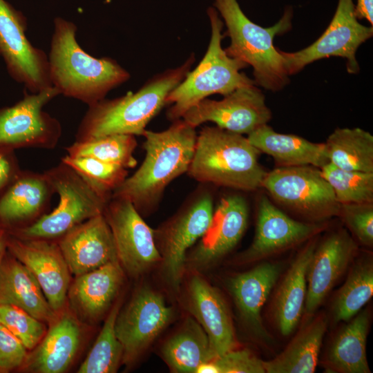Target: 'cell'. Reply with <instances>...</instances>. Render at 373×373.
<instances>
[{
    "label": "cell",
    "mask_w": 373,
    "mask_h": 373,
    "mask_svg": "<svg viewBox=\"0 0 373 373\" xmlns=\"http://www.w3.org/2000/svg\"><path fill=\"white\" fill-rule=\"evenodd\" d=\"M143 136V162L112 194L113 198L130 201L141 215L152 212L167 186L187 172L197 133L195 127L179 119L164 131L146 130Z\"/></svg>",
    "instance_id": "6da1fadb"
},
{
    "label": "cell",
    "mask_w": 373,
    "mask_h": 373,
    "mask_svg": "<svg viewBox=\"0 0 373 373\" xmlns=\"http://www.w3.org/2000/svg\"><path fill=\"white\" fill-rule=\"evenodd\" d=\"M76 32L73 22L55 19L48 56L50 78L60 95L90 106L126 82L130 74L113 59L88 54L79 45Z\"/></svg>",
    "instance_id": "7a4b0ae2"
},
{
    "label": "cell",
    "mask_w": 373,
    "mask_h": 373,
    "mask_svg": "<svg viewBox=\"0 0 373 373\" xmlns=\"http://www.w3.org/2000/svg\"><path fill=\"white\" fill-rule=\"evenodd\" d=\"M194 61L192 54L183 64L156 75L135 93L112 99L104 98L88 106L75 141L113 134L143 135L146 125L166 104L168 95L184 79Z\"/></svg>",
    "instance_id": "3957f363"
},
{
    "label": "cell",
    "mask_w": 373,
    "mask_h": 373,
    "mask_svg": "<svg viewBox=\"0 0 373 373\" xmlns=\"http://www.w3.org/2000/svg\"><path fill=\"white\" fill-rule=\"evenodd\" d=\"M213 6L223 19L231 40L224 48L227 55L252 67L255 84L273 92L287 86L289 75L274 39L291 29L292 8L287 7L274 26L264 28L245 15L237 0H214Z\"/></svg>",
    "instance_id": "277c9868"
},
{
    "label": "cell",
    "mask_w": 373,
    "mask_h": 373,
    "mask_svg": "<svg viewBox=\"0 0 373 373\" xmlns=\"http://www.w3.org/2000/svg\"><path fill=\"white\" fill-rule=\"evenodd\" d=\"M259 153L243 135L205 126L197 135L187 173L202 183L254 191L261 187L266 174Z\"/></svg>",
    "instance_id": "5b68a950"
},
{
    "label": "cell",
    "mask_w": 373,
    "mask_h": 373,
    "mask_svg": "<svg viewBox=\"0 0 373 373\" xmlns=\"http://www.w3.org/2000/svg\"><path fill=\"white\" fill-rule=\"evenodd\" d=\"M211 25V39L206 53L194 70L168 95L166 104H171L167 117L181 119L184 113L203 99L213 94L224 96L238 88L255 84L240 70L248 66L227 55L222 47L223 21L215 8L207 9Z\"/></svg>",
    "instance_id": "8992f818"
},
{
    "label": "cell",
    "mask_w": 373,
    "mask_h": 373,
    "mask_svg": "<svg viewBox=\"0 0 373 373\" xmlns=\"http://www.w3.org/2000/svg\"><path fill=\"white\" fill-rule=\"evenodd\" d=\"M55 193L58 206L33 224L7 231L21 239L57 241L70 229L103 213L107 200L97 193L75 170L61 162L44 172Z\"/></svg>",
    "instance_id": "52a82bcc"
},
{
    "label": "cell",
    "mask_w": 373,
    "mask_h": 373,
    "mask_svg": "<svg viewBox=\"0 0 373 373\" xmlns=\"http://www.w3.org/2000/svg\"><path fill=\"white\" fill-rule=\"evenodd\" d=\"M214 208L210 193H195L173 216L154 230L161 256L163 277L174 291L179 289L186 264V252L209 229Z\"/></svg>",
    "instance_id": "ba28073f"
},
{
    "label": "cell",
    "mask_w": 373,
    "mask_h": 373,
    "mask_svg": "<svg viewBox=\"0 0 373 373\" xmlns=\"http://www.w3.org/2000/svg\"><path fill=\"white\" fill-rule=\"evenodd\" d=\"M261 187L276 201L311 220L323 222L339 216L341 204L318 168L275 169L266 172Z\"/></svg>",
    "instance_id": "9c48e42d"
},
{
    "label": "cell",
    "mask_w": 373,
    "mask_h": 373,
    "mask_svg": "<svg viewBox=\"0 0 373 373\" xmlns=\"http://www.w3.org/2000/svg\"><path fill=\"white\" fill-rule=\"evenodd\" d=\"M373 35L372 26L359 23L353 0H338L334 15L322 35L310 46L294 52L280 50L289 75L307 65L329 57L346 59L347 72L356 74L360 67L356 59L359 46Z\"/></svg>",
    "instance_id": "30bf717a"
},
{
    "label": "cell",
    "mask_w": 373,
    "mask_h": 373,
    "mask_svg": "<svg viewBox=\"0 0 373 373\" xmlns=\"http://www.w3.org/2000/svg\"><path fill=\"white\" fill-rule=\"evenodd\" d=\"M59 95L52 86L35 93L26 90L13 106L0 108V148L54 149L61 135V126L43 108Z\"/></svg>",
    "instance_id": "8fae6325"
},
{
    "label": "cell",
    "mask_w": 373,
    "mask_h": 373,
    "mask_svg": "<svg viewBox=\"0 0 373 373\" xmlns=\"http://www.w3.org/2000/svg\"><path fill=\"white\" fill-rule=\"evenodd\" d=\"M24 15L0 0V55L10 75L32 93L52 86L48 57L27 39Z\"/></svg>",
    "instance_id": "7c38bea8"
},
{
    "label": "cell",
    "mask_w": 373,
    "mask_h": 373,
    "mask_svg": "<svg viewBox=\"0 0 373 373\" xmlns=\"http://www.w3.org/2000/svg\"><path fill=\"white\" fill-rule=\"evenodd\" d=\"M103 214L113 236L118 261L130 276H139L160 263L154 230L130 201L111 197Z\"/></svg>",
    "instance_id": "4fadbf2b"
},
{
    "label": "cell",
    "mask_w": 373,
    "mask_h": 373,
    "mask_svg": "<svg viewBox=\"0 0 373 373\" xmlns=\"http://www.w3.org/2000/svg\"><path fill=\"white\" fill-rule=\"evenodd\" d=\"M172 317L173 310L160 294L148 287L138 289L115 320V334L123 347L122 363L135 362Z\"/></svg>",
    "instance_id": "5bb4252c"
},
{
    "label": "cell",
    "mask_w": 373,
    "mask_h": 373,
    "mask_svg": "<svg viewBox=\"0 0 373 373\" xmlns=\"http://www.w3.org/2000/svg\"><path fill=\"white\" fill-rule=\"evenodd\" d=\"M271 118L265 97L255 84L238 88L221 100L203 99L181 117L195 128L211 122L218 127L241 135H249Z\"/></svg>",
    "instance_id": "9a60e30c"
},
{
    "label": "cell",
    "mask_w": 373,
    "mask_h": 373,
    "mask_svg": "<svg viewBox=\"0 0 373 373\" xmlns=\"http://www.w3.org/2000/svg\"><path fill=\"white\" fill-rule=\"evenodd\" d=\"M326 227L323 222H303L292 219L262 195L258 204L253 241L237 260L245 264L268 258L314 238Z\"/></svg>",
    "instance_id": "2e32d148"
},
{
    "label": "cell",
    "mask_w": 373,
    "mask_h": 373,
    "mask_svg": "<svg viewBox=\"0 0 373 373\" xmlns=\"http://www.w3.org/2000/svg\"><path fill=\"white\" fill-rule=\"evenodd\" d=\"M7 250L31 271L55 312H61L67 301L70 271L58 243L8 234Z\"/></svg>",
    "instance_id": "e0dca14e"
},
{
    "label": "cell",
    "mask_w": 373,
    "mask_h": 373,
    "mask_svg": "<svg viewBox=\"0 0 373 373\" xmlns=\"http://www.w3.org/2000/svg\"><path fill=\"white\" fill-rule=\"evenodd\" d=\"M358 247L344 229L334 231L317 244L307 271L305 312L313 314L347 269Z\"/></svg>",
    "instance_id": "ac0fdd59"
},
{
    "label": "cell",
    "mask_w": 373,
    "mask_h": 373,
    "mask_svg": "<svg viewBox=\"0 0 373 373\" xmlns=\"http://www.w3.org/2000/svg\"><path fill=\"white\" fill-rule=\"evenodd\" d=\"M56 242L75 276L118 260L113 236L103 213L77 225Z\"/></svg>",
    "instance_id": "d6986e66"
},
{
    "label": "cell",
    "mask_w": 373,
    "mask_h": 373,
    "mask_svg": "<svg viewBox=\"0 0 373 373\" xmlns=\"http://www.w3.org/2000/svg\"><path fill=\"white\" fill-rule=\"evenodd\" d=\"M249 207L240 195L222 198L214 210L212 224L186 259L195 267L214 264L229 254L242 238L248 224Z\"/></svg>",
    "instance_id": "ffe728a7"
},
{
    "label": "cell",
    "mask_w": 373,
    "mask_h": 373,
    "mask_svg": "<svg viewBox=\"0 0 373 373\" xmlns=\"http://www.w3.org/2000/svg\"><path fill=\"white\" fill-rule=\"evenodd\" d=\"M53 193L44 173L21 170L0 195V229L10 231L33 224L45 215Z\"/></svg>",
    "instance_id": "44dd1931"
},
{
    "label": "cell",
    "mask_w": 373,
    "mask_h": 373,
    "mask_svg": "<svg viewBox=\"0 0 373 373\" xmlns=\"http://www.w3.org/2000/svg\"><path fill=\"white\" fill-rule=\"evenodd\" d=\"M188 310L205 332L211 360L236 348L233 322L219 292L204 279L194 276L187 294Z\"/></svg>",
    "instance_id": "7402d4cb"
},
{
    "label": "cell",
    "mask_w": 373,
    "mask_h": 373,
    "mask_svg": "<svg viewBox=\"0 0 373 373\" xmlns=\"http://www.w3.org/2000/svg\"><path fill=\"white\" fill-rule=\"evenodd\" d=\"M49 326L41 341L28 354L21 370L36 373H62L73 362L82 340L77 319L64 309Z\"/></svg>",
    "instance_id": "603a6c76"
},
{
    "label": "cell",
    "mask_w": 373,
    "mask_h": 373,
    "mask_svg": "<svg viewBox=\"0 0 373 373\" xmlns=\"http://www.w3.org/2000/svg\"><path fill=\"white\" fill-rule=\"evenodd\" d=\"M282 270L280 264L262 262L251 269L237 274L227 281L242 322L259 338L267 340L261 310Z\"/></svg>",
    "instance_id": "cb8c5ba5"
},
{
    "label": "cell",
    "mask_w": 373,
    "mask_h": 373,
    "mask_svg": "<svg viewBox=\"0 0 373 373\" xmlns=\"http://www.w3.org/2000/svg\"><path fill=\"white\" fill-rule=\"evenodd\" d=\"M124 269L118 260L75 276L67 299L82 320L93 322L109 308L122 285Z\"/></svg>",
    "instance_id": "d4e9b609"
},
{
    "label": "cell",
    "mask_w": 373,
    "mask_h": 373,
    "mask_svg": "<svg viewBox=\"0 0 373 373\" xmlns=\"http://www.w3.org/2000/svg\"><path fill=\"white\" fill-rule=\"evenodd\" d=\"M0 305L17 307L48 325L58 315L31 271L8 250L0 263Z\"/></svg>",
    "instance_id": "484cf974"
},
{
    "label": "cell",
    "mask_w": 373,
    "mask_h": 373,
    "mask_svg": "<svg viewBox=\"0 0 373 373\" xmlns=\"http://www.w3.org/2000/svg\"><path fill=\"white\" fill-rule=\"evenodd\" d=\"M316 245V240L312 239L300 251L276 290L273 314L276 325L283 336L292 333L304 312L307 271Z\"/></svg>",
    "instance_id": "4316f807"
},
{
    "label": "cell",
    "mask_w": 373,
    "mask_h": 373,
    "mask_svg": "<svg viewBox=\"0 0 373 373\" xmlns=\"http://www.w3.org/2000/svg\"><path fill=\"white\" fill-rule=\"evenodd\" d=\"M247 137L260 153L272 157L280 167L312 165L321 169L329 162L324 143L277 133L267 124L258 127Z\"/></svg>",
    "instance_id": "83f0119b"
},
{
    "label": "cell",
    "mask_w": 373,
    "mask_h": 373,
    "mask_svg": "<svg viewBox=\"0 0 373 373\" xmlns=\"http://www.w3.org/2000/svg\"><path fill=\"white\" fill-rule=\"evenodd\" d=\"M348 321L331 344L325 363L326 370L329 372L370 373L366 356L370 312L364 309Z\"/></svg>",
    "instance_id": "f1b7e54d"
},
{
    "label": "cell",
    "mask_w": 373,
    "mask_h": 373,
    "mask_svg": "<svg viewBox=\"0 0 373 373\" xmlns=\"http://www.w3.org/2000/svg\"><path fill=\"white\" fill-rule=\"evenodd\" d=\"M326 316L318 315L303 326L274 358L262 361L267 373H313L327 329Z\"/></svg>",
    "instance_id": "f546056e"
},
{
    "label": "cell",
    "mask_w": 373,
    "mask_h": 373,
    "mask_svg": "<svg viewBox=\"0 0 373 373\" xmlns=\"http://www.w3.org/2000/svg\"><path fill=\"white\" fill-rule=\"evenodd\" d=\"M161 352L170 370L177 373H196L200 365L211 360L208 337L191 318L167 339Z\"/></svg>",
    "instance_id": "4dcf8cb0"
},
{
    "label": "cell",
    "mask_w": 373,
    "mask_h": 373,
    "mask_svg": "<svg viewBox=\"0 0 373 373\" xmlns=\"http://www.w3.org/2000/svg\"><path fill=\"white\" fill-rule=\"evenodd\" d=\"M329 162L342 169L373 173V135L361 128L335 129L324 143Z\"/></svg>",
    "instance_id": "1f68e13d"
},
{
    "label": "cell",
    "mask_w": 373,
    "mask_h": 373,
    "mask_svg": "<svg viewBox=\"0 0 373 373\" xmlns=\"http://www.w3.org/2000/svg\"><path fill=\"white\" fill-rule=\"evenodd\" d=\"M373 294V263L362 258L352 267L334 300L332 314L335 322L348 321L357 314Z\"/></svg>",
    "instance_id": "d6a6232c"
},
{
    "label": "cell",
    "mask_w": 373,
    "mask_h": 373,
    "mask_svg": "<svg viewBox=\"0 0 373 373\" xmlns=\"http://www.w3.org/2000/svg\"><path fill=\"white\" fill-rule=\"evenodd\" d=\"M137 145L135 135L113 134L86 141H75L66 147V151L69 156L92 157L128 169L137 164L133 155Z\"/></svg>",
    "instance_id": "836d02e7"
},
{
    "label": "cell",
    "mask_w": 373,
    "mask_h": 373,
    "mask_svg": "<svg viewBox=\"0 0 373 373\" xmlns=\"http://www.w3.org/2000/svg\"><path fill=\"white\" fill-rule=\"evenodd\" d=\"M120 309L117 301L111 309L93 347L78 369L79 373H114L122 363L123 347L115 331Z\"/></svg>",
    "instance_id": "e575fe53"
},
{
    "label": "cell",
    "mask_w": 373,
    "mask_h": 373,
    "mask_svg": "<svg viewBox=\"0 0 373 373\" xmlns=\"http://www.w3.org/2000/svg\"><path fill=\"white\" fill-rule=\"evenodd\" d=\"M61 162L75 170L97 193L109 200L113 191L128 177L127 169L92 157L68 155Z\"/></svg>",
    "instance_id": "d590c367"
},
{
    "label": "cell",
    "mask_w": 373,
    "mask_h": 373,
    "mask_svg": "<svg viewBox=\"0 0 373 373\" xmlns=\"http://www.w3.org/2000/svg\"><path fill=\"white\" fill-rule=\"evenodd\" d=\"M320 169L340 204L373 202V173L347 171L330 162Z\"/></svg>",
    "instance_id": "8d00e7d4"
},
{
    "label": "cell",
    "mask_w": 373,
    "mask_h": 373,
    "mask_svg": "<svg viewBox=\"0 0 373 373\" xmlns=\"http://www.w3.org/2000/svg\"><path fill=\"white\" fill-rule=\"evenodd\" d=\"M0 323L23 343L27 350H33L47 332L45 323L10 305H0Z\"/></svg>",
    "instance_id": "74e56055"
},
{
    "label": "cell",
    "mask_w": 373,
    "mask_h": 373,
    "mask_svg": "<svg viewBox=\"0 0 373 373\" xmlns=\"http://www.w3.org/2000/svg\"><path fill=\"white\" fill-rule=\"evenodd\" d=\"M262 360L247 349L234 348L207 363L196 373H265Z\"/></svg>",
    "instance_id": "f35d334b"
},
{
    "label": "cell",
    "mask_w": 373,
    "mask_h": 373,
    "mask_svg": "<svg viewBox=\"0 0 373 373\" xmlns=\"http://www.w3.org/2000/svg\"><path fill=\"white\" fill-rule=\"evenodd\" d=\"M339 216L361 244L369 247H372V202L341 204Z\"/></svg>",
    "instance_id": "ab89813d"
},
{
    "label": "cell",
    "mask_w": 373,
    "mask_h": 373,
    "mask_svg": "<svg viewBox=\"0 0 373 373\" xmlns=\"http://www.w3.org/2000/svg\"><path fill=\"white\" fill-rule=\"evenodd\" d=\"M27 356L23 343L0 323V373L21 370Z\"/></svg>",
    "instance_id": "60d3db41"
},
{
    "label": "cell",
    "mask_w": 373,
    "mask_h": 373,
    "mask_svg": "<svg viewBox=\"0 0 373 373\" xmlns=\"http://www.w3.org/2000/svg\"><path fill=\"white\" fill-rule=\"evenodd\" d=\"M15 151L0 148V195L21 172Z\"/></svg>",
    "instance_id": "b9f144b4"
},
{
    "label": "cell",
    "mask_w": 373,
    "mask_h": 373,
    "mask_svg": "<svg viewBox=\"0 0 373 373\" xmlns=\"http://www.w3.org/2000/svg\"><path fill=\"white\" fill-rule=\"evenodd\" d=\"M355 14L358 19H366L373 25V0H356Z\"/></svg>",
    "instance_id": "7bdbcfd3"
},
{
    "label": "cell",
    "mask_w": 373,
    "mask_h": 373,
    "mask_svg": "<svg viewBox=\"0 0 373 373\" xmlns=\"http://www.w3.org/2000/svg\"><path fill=\"white\" fill-rule=\"evenodd\" d=\"M8 233L3 229H0V263L7 251V242Z\"/></svg>",
    "instance_id": "ee69618b"
}]
</instances>
